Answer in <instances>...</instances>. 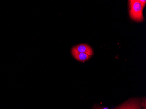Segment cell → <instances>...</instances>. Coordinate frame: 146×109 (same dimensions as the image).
<instances>
[{"instance_id": "obj_4", "label": "cell", "mask_w": 146, "mask_h": 109, "mask_svg": "<svg viewBox=\"0 0 146 109\" xmlns=\"http://www.w3.org/2000/svg\"><path fill=\"white\" fill-rule=\"evenodd\" d=\"M71 53L73 57L80 62H85L91 58V56H89L87 54L78 52L74 47L72 48L71 50Z\"/></svg>"}, {"instance_id": "obj_1", "label": "cell", "mask_w": 146, "mask_h": 109, "mask_svg": "<svg viewBox=\"0 0 146 109\" xmlns=\"http://www.w3.org/2000/svg\"><path fill=\"white\" fill-rule=\"evenodd\" d=\"M129 14L130 18L133 21L141 22L144 20L143 11L144 8L142 6L139 0L129 1Z\"/></svg>"}, {"instance_id": "obj_3", "label": "cell", "mask_w": 146, "mask_h": 109, "mask_svg": "<svg viewBox=\"0 0 146 109\" xmlns=\"http://www.w3.org/2000/svg\"><path fill=\"white\" fill-rule=\"evenodd\" d=\"M73 47L78 52L85 53L91 57L93 55V51L92 48L87 44H80Z\"/></svg>"}, {"instance_id": "obj_2", "label": "cell", "mask_w": 146, "mask_h": 109, "mask_svg": "<svg viewBox=\"0 0 146 109\" xmlns=\"http://www.w3.org/2000/svg\"><path fill=\"white\" fill-rule=\"evenodd\" d=\"M115 109H141V99H130Z\"/></svg>"}, {"instance_id": "obj_6", "label": "cell", "mask_w": 146, "mask_h": 109, "mask_svg": "<svg viewBox=\"0 0 146 109\" xmlns=\"http://www.w3.org/2000/svg\"><path fill=\"white\" fill-rule=\"evenodd\" d=\"M93 109H109V108L107 107H102L100 106H96L94 107Z\"/></svg>"}, {"instance_id": "obj_5", "label": "cell", "mask_w": 146, "mask_h": 109, "mask_svg": "<svg viewBox=\"0 0 146 109\" xmlns=\"http://www.w3.org/2000/svg\"><path fill=\"white\" fill-rule=\"evenodd\" d=\"M139 1L140 2V4H141L142 6L144 8V7L146 5V0H139Z\"/></svg>"}]
</instances>
